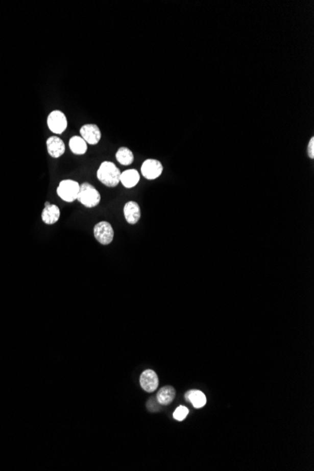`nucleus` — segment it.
<instances>
[{
	"instance_id": "f257e3e1",
	"label": "nucleus",
	"mask_w": 314,
	"mask_h": 471,
	"mask_svg": "<svg viewBox=\"0 0 314 471\" xmlns=\"http://www.w3.org/2000/svg\"><path fill=\"white\" fill-rule=\"evenodd\" d=\"M97 178L107 187H115L120 182V171L112 162L105 161L97 171Z\"/></svg>"
},
{
	"instance_id": "f03ea898",
	"label": "nucleus",
	"mask_w": 314,
	"mask_h": 471,
	"mask_svg": "<svg viewBox=\"0 0 314 471\" xmlns=\"http://www.w3.org/2000/svg\"><path fill=\"white\" fill-rule=\"evenodd\" d=\"M77 200L85 207L93 208L100 203L101 195L93 185L89 183H84L80 184Z\"/></svg>"
},
{
	"instance_id": "7ed1b4c3",
	"label": "nucleus",
	"mask_w": 314,
	"mask_h": 471,
	"mask_svg": "<svg viewBox=\"0 0 314 471\" xmlns=\"http://www.w3.org/2000/svg\"><path fill=\"white\" fill-rule=\"evenodd\" d=\"M79 189H80V184L76 181L63 180L59 184L57 189V193L61 200L67 201V202H73L77 200Z\"/></svg>"
},
{
	"instance_id": "20e7f679",
	"label": "nucleus",
	"mask_w": 314,
	"mask_h": 471,
	"mask_svg": "<svg viewBox=\"0 0 314 471\" xmlns=\"http://www.w3.org/2000/svg\"><path fill=\"white\" fill-rule=\"evenodd\" d=\"M95 239L102 245H109L114 239V230L111 224L107 221H101L93 228Z\"/></svg>"
},
{
	"instance_id": "39448f33",
	"label": "nucleus",
	"mask_w": 314,
	"mask_h": 471,
	"mask_svg": "<svg viewBox=\"0 0 314 471\" xmlns=\"http://www.w3.org/2000/svg\"><path fill=\"white\" fill-rule=\"evenodd\" d=\"M48 128L55 134H62L68 125L65 114L60 110H54L48 115Z\"/></svg>"
},
{
	"instance_id": "423d86ee",
	"label": "nucleus",
	"mask_w": 314,
	"mask_h": 471,
	"mask_svg": "<svg viewBox=\"0 0 314 471\" xmlns=\"http://www.w3.org/2000/svg\"><path fill=\"white\" fill-rule=\"evenodd\" d=\"M163 172V165L156 159H147L141 166V173L147 180H155Z\"/></svg>"
},
{
	"instance_id": "0eeeda50",
	"label": "nucleus",
	"mask_w": 314,
	"mask_h": 471,
	"mask_svg": "<svg viewBox=\"0 0 314 471\" xmlns=\"http://www.w3.org/2000/svg\"><path fill=\"white\" fill-rule=\"evenodd\" d=\"M80 135L87 144L96 145L101 140V131L96 124H85L80 129Z\"/></svg>"
},
{
	"instance_id": "6e6552de",
	"label": "nucleus",
	"mask_w": 314,
	"mask_h": 471,
	"mask_svg": "<svg viewBox=\"0 0 314 471\" xmlns=\"http://www.w3.org/2000/svg\"><path fill=\"white\" fill-rule=\"evenodd\" d=\"M159 385L158 376L155 371L153 370H146L143 371L140 375V386L145 391L147 392H154L156 390Z\"/></svg>"
},
{
	"instance_id": "1a4fd4ad",
	"label": "nucleus",
	"mask_w": 314,
	"mask_h": 471,
	"mask_svg": "<svg viewBox=\"0 0 314 471\" xmlns=\"http://www.w3.org/2000/svg\"><path fill=\"white\" fill-rule=\"evenodd\" d=\"M46 147L49 155L53 158H59L65 153V144L59 136H51L46 140Z\"/></svg>"
},
{
	"instance_id": "9d476101",
	"label": "nucleus",
	"mask_w": 314,
	"mask_h": 471,
	"mask_svg": "<svg viewBox=\"0 0 314 471\" xmlns=\"http://www.w3.org/2000/svg\"><path fill=\"white\" fill-rule=\"evenodd\" d=\"M125 219L131 225L137 223L141 217V211L138 203L136 201H128L124 208Z\"/></svg>"
},
{
	"instance_id": "9b49d317",
	"label": "nucleus",
	"mask_w": 314,
	"mask_h": 471,
	"mask_svg": "<svg viewBox=\"0 0 314 471\" xmlns=\"http://www.w3.org/2000/svg\"><path fill=\"white\" fill-rule=\"evenodd\" d=\"M60 218V210L59 207L50 202H45L44 208L42 210V221L48 225L57 223Z\"/></svg>"
},
{
	"instance_id": "f8f14e48",
	"label": "nucleus",
	"mask_w": 314,
	"mask_h": 471,
	"mask_svg": "<svg viewBox=\"0 0 314 471\" xmlns=\"http://www.w3.org/2000/svg\"><path fill=\"white\" fill-rule=\"evenodd\" d=\"M140 175L136 170H128L120 173V183L126 189H133L138 183Z\"/></svg>"
},
{
	"instance_id": "ddd939ff",
	"label": "nucleus",
	"mask_w": 314,
	"mask_h": 471,
	"mask_svg": "<svg viewBox=\"0 0 314 471\" xmlns=\"http://www.w3.org/2000/svg\"><path fill=\"white\" fill-rule=\"evenodd\" d=\"M175 395H176L175 389L171 386H166V387L162 388L158 391V393L156 395V400L158 401L161 406H166V405H170L172 401L174 400Z\"/></svg>"
},
{
	"instance_id": "4468645a",
	"label": "nucleus",
	"mask_w": 314,
	"mask_h": 471,
	"mask_svg": "<svg viewBox=\"0 0 314 471\" xmlns=\"http://www.w3.org/2000/svg\"><path fill=\"white\" fill-rule=\"evenodd\" d=\"M69 147H70L71 153L78 154V155H82L87 152L88 144L81 136H71L70 138Z\"/></svg>"
},
{
	"instance_id": "2eb2a0df",
	"label": "nucleus",
	"mask_w": 314,
	"mask_h": 471,
	"mask_svg": "<svg viewBox=\"0 0 314 471\" xmlns=\"http://www.w3.org/2000/svg\"><path fill=\"white\" fill-rule=\"evenodd\" d=\"M185 399L191 402L195 408H202L206 404V397L200 390H190L185 394Z\"/></svg>"
},
{
	"instance_id": "dca6fc26",
	"label": "nucleus",
	"mask_w": 314,
	"mask_h": 471,
	"mask_svg": "<svg viewBox=\"0 0 314 471\" xmlns=\"http://www.w3.org/2000/svg\"><path fill=\"white\" fill-rule=\"evenodd\" d=\"M134 153L128 148L120 147L116 153V159L120 165H131L134 161Z\"/></svg>"
},
{
	"instance_id": "f3484780",
	"label": "nucleus",
	"mask_w": 314,
	"mask_h": 471,
	"mask_svg": "<svg viewBox=\"0 0 314 471\" xmlns=\"http://www.w3.org/2000/svg\"><path fill=\"white\" fill-rule=\"evenodd\" d=\"M188 409L185 407H177V409L174 411L173 413V418H175L176 420H184V418H186V416L188 415Z\"/></svg>"
},
{
	"instance_id": "a211bd4d",
	"label": "nucleus",
	"mask_w": 314,
	"mask_h": 471,
	"mask_svg": "<svg viewBox=\"0 0 314 471\" xmlns=\"http://www.w3.org/2000/svg\"><path fill=\"white\" fill-rule=\"evenodd\" d=\"M308 156L313 159L314 158V137L312 136L310 140L308 142Z\"/></svg>"
},
{
	"instance_id": "6ab92c4d",
	"label": "nucleus",
	"mask_w": 314,
	"mask_h": 471,
	"mask_svg": "<svg viewBox=\"0 0 314 471\" xmlns=\"http://www.w3.org/2000/svg\"><path fill=\"white\" fill-rule=\"evenodd\" d=\"M154 403H155V400H154V399L149 401L148 406H147V407H148V409L150 411H157V410L160 409V406H159L160 404H157V405L155 406Z\"/></svg>"
}]
</instances>
